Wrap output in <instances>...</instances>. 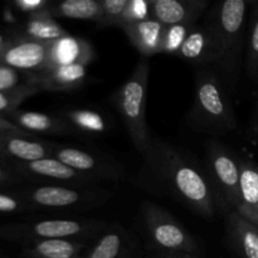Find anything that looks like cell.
Segmentation results:
<instances>
[{"label":"cell","instance_id":"4316f807","mask_svg":"<svg viewBox=\"0 0 258 258\" xmlns=\"http://www.w3.org/2000/svg\"><path fill=\"white\" fill-rule=\"evenodd\" d=\"M193 25L179 24V25H169L165 27L164 32L163 42H161V53H168V54H178L181 44L185 40L189 30Z\"/></svg>","mask_w":258,"mask_h":258},{"label":"cell","instance_id":"277c9868","mask_svg":"<svg viewBox=\"0 0 258 258\" xmlns=\"http://www.w3.org/2000/svg\"><path fill=\"white\" fill-rule=\"evenodd\" d=\"M196 101L198 112L214 127H234L232 107L221 85L213 75L207 72L198 76Z\"/></svg>","mask_w":258,"mask_h":258},{"label":"cell","instance_id":"ac0fdd59","mask_svg":"<svg viewBox=\"0 0 258 258\" xmlns=\"http://www.w3.org/2000/svg\"><path fill=\"white\" fill-rule=\"evenodd\" d=\"M53 17L67 18L76 20H90L96 22L101 19L102 7L101 0H66L54 5L52 10H48Z\"/></svg>","mask_w":258,"mask_h":258},{"label":"cell","instance_id":"603a6c76","mask_svg":"<svg viewBox=\"0 0 258 258\" xmlns=\"http://www.w3.org/2000/svg\"><path fill=\"white\" fill-rule=\"evenodd\" d=\"M5 148L10 155L27 163L49 158V155L54 154V150L57 149H53L52 146L45 145L40 141L27 140L22 138H10L5 144Z\"/></svg>","mask_w":258,"mask_h":258},{"label":"cell","instance_id":"e0dca14e","mask_svg":"<svg viewBox=\"0 0 258 258\" xmlns=\"http://www.w3.org/2000/svg\"><path fill=\"white\" fill-rule=\"evenodd\" d=\"M93 57L92 47L86 40L66 37L53 44L52 66L82 62L90 64ZM50 66V67H52Z\"/></svg>","mask_w":258,"mask_h":258},{"label":"cell","instance_id":"cb8c5ba5","mask_svg":"<svg viewBox=\"0 0 258 258\" xmlns=\"http://www.w3.org/2000/svg\"><path fill=\"white\" fill-rule=\"evenodd\" d=\"M66 122L76 130L83 131L88 134H101L105 133L107 125L102 116L92 110H66L62 112Z\"/></svg>","mask_w":258,"mask_h":258},{"label":"cell","instance_id":"ffe728a7","mask_svg":"<svg viewBox=\"0 0 258 258\" xmlns=\"http://www.w3.org/2000/svg\"><path fill=\"white\" fill-rule=\"evenodd\" d=\"M27 33L29 38L39 42L54 43L68 37L64 28L60 27L49 12L33 14L27 24Z\"/></svg>","mask_w":258,"mask_h":258},{"label":"cell","instance_id":"4fadbf2b","mask_svg":"<svg viewBox=\"0 0 258 258\" xmlns=\"http://www.w3.org/2000/svg\"><path fill=\"white\" fill-rule=\"evenodd\" d=\"M32 199L35 204L45 208H68V207L81 206L83 203H90L87 193L83 194L76 189L64 188V186L47 185L34 189Z\"/></svg>","mask_w":258,"mask_h":258},{"label":"cell","instance_id":"836d02e7","mask_svg":"<svg viewBox=\"0 0 258 258\" xmlns=\"http://www.w3.org/2000/svg\"><path fill=\"white\" fill-rule=\"evenodd\" d=\"M2 175H3V173H2V170H0V178H2Z\"/></svg>","mask_w":258,"mask_h":258},{"label":"cell","instance_id":"5bb4252c","mask_svg":"<svg viewBox=\"0 0 258 258\" xmlns=\"http://www.w3.org/2000/svg\"><path fill=\"white\" fill-rule=\"evenodd\" d=\"M95 224L75 219H49L38 222L32 232L42 239H68L71 237L88 234Z\"/></svg>","mask_w":258,"mask_h":258},{"label":"cell","instance_id":"d4e9b609","mask_svg":"<svg viewBox=\"0 0 258 258\" xmlns=\"http://www.w3.org/2000/svg\"><path fill=\"white\" fill-rule=\"evenodd\" d=\"M122 248V236L118 232L103 234L96 246L91 249L87 258H117Z\"/></svg>","mask_w":258,"mask_h":258},{"label":"cell","instance_id":"d6986e66","mask_svg":"<svg viewBox=\"0 0 258 258\" xmlns=\"http://www.w3.org/2000/svg\"><path fill=\"white\" fill-rule=\"evenodd\" d=\"M232 236L244 258H258V227L252 224L238 213L229 219Z\"/></svg>","mask_w":258,"mask_h":258},{"label":"cell","instance_id":"44dd1931","mask_svg":"<svg viewBox=\"0 0 258 258\" xmlns=\"http://www.w3.org/2000/svg\"><path fill=\"white\" fill-rule=\"evenodd\" d=\"M18 123L27 130L35 131V133H48L54 135H63L71 134L73 128L66 122L64 118L53 117L40 112H20L17 117Z\"/></svg>","mask_w":258,"mask_h":258},{"label":"cell","instance_id":"ba28073f","mask_svg":"<svg viewBox=\"0 0 258 258\" xmlns=\"http://www.w3.org/2000/svg\"><path fill=\"white\" fill-rule=\"evenodd\" d=\"M148 3L150 18L165 27L193 25L207 5V2L201 0H151Z\"/></svg>","mask_w":258,"mask_h":258},{"label":"cell","instance_id":"8fae6325","mask_svg":"<svg viewBox=\"0 0 258 258\" xmlns=\"http://www.w3.org/2000/svg\"><path fill=\"white\" fill-rule=\"evenodd\" d=\"M87 63L76 62L55 64L40 75L38 83L43 90L54 92H70L80 87L86 80Z\"/></svg>","mask_w":258,"mask_h":258},{"label":"cell","instance_id":"f546056e","mask_svg":"<svg viewBox=\"0 0 258 258\" xmlns=\"http://www.w3.org/2000/svg\"><path fill=\"white\" fill-rule=\"evenodd\" d=\"M19 83L17 71L8 66H0V92L14 90Z\"/></svg>","mask_w":258,"mask_h":258},{"label":"cell","instance_id":"9c48e42d","mask_svg":"<svg viewBox=\"0 0 258 258\" xmlns=\"http://www.w3.org/2000/svg\"><path fill=\"white\" fill-rule=\"evenodd\" d=\"M178 55L188 62L198 64L218 62V48L212 25L191 27Z\"/></svg>","mask_w":258,"mask_h":258},{"label":"cell","instance_id":"83f0119b","mask_svg":"<svg viewBox=\"0 0 258 258\" xmlns=\"http://www.w3.org/2000/svg\"><path fill=\"white\" fill-rule=\"evenodd\" d=\"M247 68L251 75L258 71V9L253 18L251 35L248 42V55H247Z\"/></svg>","mask_w":258,"mask_h":258},{"label":"cell","instance_id":"8992f818","mask_svg":"<svg viewBox=\"0 0 258 258\" xmlns=\"http://www.w3.org/2000/svg\"><path fill=\"white\" fill-rule=\"evenodd\" d=\"M54 43L39 42L32 38L22 40L5 50L3 62L5 63V66L14 70L30 71L42 75L52 66Z\"/></svg>","mask_w":258,"mask_h":258},{"label":"cell","instance_id":"7402d4cb","mask_svg":"<svg viewBox=\"0 0 258 258\" xmlns=\"http://www.w3.org/2000/svg\"><path fill=\"white\" fill-rule=\"evenodd\" d=\"M85 244L72 239H40L34 244V258H80Z\"/></svg>","mask_w":258,"mask_h":258},{"label":"cell","instance_id":"d6a6232c","mask_svg":"<svg viewBox=\"0 0 258 258\" xmlns=\"http://www.w3.org/2000/svg\"><path fill=\"white\" fill-rule=\"evenodd\" d=\"M3 125H4V122H3V121H2V118H0V127H2Z\"/></svg>","mask_w":258,"mask_h":258},{"label":"cell","instance_id":"6da1fadb","mask_svg":"<svg viewBox=\"0 0 258 258\" xmlns=\"http://www.w3.org/2000/svg\"><path fill=\"white\" fill-rule=\"evenodd\" d=\"M149 73L148 60H140L131 77L118 88L115 96L116 108L134 145L141 153L150 150V136L145 118Z\"/></svg>","mask_w":258,"mask_h":258},{"label":"cell","instance_id":"2e32d148","mask_svg":"<svg viewBox=\"0 0 258 258\" xmlns=\"http://www.w3.org/2000/svg\"><path fill=\"white\" fill-rule=\"evenodd\" d=\"M27 169L32 174L52 180L64 181V183H85L90 176L83 175L72 168L63 164L55 158H45L27 164Z\"/></svg>","mask_w":258,"mask_h":258},{"label":"cell","instance_id":"4dcf8cb0","mask_svg":"<svg viewBox=\"0 0 258 258\" xmlns=\"http://www.w3.org/2000/svg\"><path fill=\"white\" fill-rule=\"evenodd\" d=\"M48 3L43 2V0H35V2H29V0H19L17 2V5L23 10V12H30L33 14H38V13L47 12L45 7Z\"/></svg>","mask_w":258,"mask_h":258},{"label":"cell","instance_id":"7a4b0ae2","mask_svg":"<svg viewBox=\"0 0 258 258\" xmlns=\"http://www.w3.org/2000/svg\"><path fill=\"white\" fill-rule=\"evenodd\" d=\"M163 151V174L179 198L189 204L198 213L212 217L214 213V197L211 185L202 173L191 164L179 156L178 153L166 148Z\"/></svg>","mask_w":258,"mask_h":258},{"label":"cell","instance_id":"1f68e13d","mask_svg":"<svg viewBox=\"0 0 258 258\" xmlns=\"http://www.w3.org/2000/svg\"><path fill=\"white\" fill-rule=\"evenodd\" d=\"M18 202L14 198L0 194V212H14L18 209Z\"/></svg>","mask_w":258,"mask_h":258},{"label":"cell","instance_id":"9a60e30c","mask_svg":"<svg viewBox=\"0 0 258 258\" xmlns=\"http://www.w3.org/2000/svg\"><path fill=\"white\" fill-rule=\"evenodd\" d=\"M54 158L62 161L67 166L72 168L78 173L87 175L91 178V174L100 176H110V169L106 168L102 161L98 160L96 156L85 150L75 148H57L54 150Z\"/></svg>","mask_w":258,"mask_h":258},{"label":"cell","instance_id":"30bf717a","mask_svg":"<svg viewBox=\"0 0 258 258\" xmlns=\"http://www.w3.org/2000/svg\"><path fill=\"white\" fill-rule=\"evenodd\" d=\"M134 47L145 57L161 53L165 25L153 18L138 20L133 23H123L120 25Z\"/></svg>","mask_w":258,"mask_h":258},{"label":"cell","instance_id":"5b68a950","mask_svg":"<svg viewBox=\"0 0 258 258\" xmlns=\"http://www.w3.org/2000/svg\"><path fill=\"white\" fill-rule=\"evenodd\" d=\"M149 234L156 246L166 251L191 252L196 247L188 232L160 209L150 207L146 212Z\"/></svg>","mask_w":258,"mask_h":258},{"label":"cell","instance_id":"484cf974","mask_svg":"<svg viewBox=\"0 0 258 258\" xmlns=\"http://www.w3.org/2000/svg\"><path fill=\"white\" fill-rule=\"evenodd\" d=\"M128 3L130 0H101L102 15L97 22L98 27L121 25Z\"/></svg>","mask_w":258,"mask_h":258},{"label":"cell","instance_id":"52a82bcc","mask_svg":"<svg viewBox=\"0 0 258 258\" xmlns=\"http://www.w3.org/2000/svg\"><path fill=\"white\" fill-rule=\"evenodd\" d=\"M212 176L221 189L224 199L234 208L239 204L241 165L222 146L213 145L209 150Z\"/></svg>","mask_w":258,"mask_h":258},{"label":"cell","instance_id":"7c38bea8","mask_svg":"<svg viewBox=\"0 0 258 258\" xmlns=\"http://www.w3.org/2000/svg\"><path fill=\"white\" fill-rule=\"evenodd\" d=\"M237 213L258 227V168L241 164L239 204Z\"/></svg>","mask_w":258,"mask_h":258},{"label":"cell","instance_id":"f1b7e54d","mask_svg":"<svg viewBox=\"0 0 258 258\" xmlns=\"http://www.w3.org/2000/svg\"><path fill=\"white\" fill-rule=\"evenodd\" d=\"M39 91V87H32V88H25L22 92L14 93V95H9V93L0 92V111L8 110L12 106L17 105L18 102L23 100L27 96L32 95V93L38 92Z\"/></svg>","mask_w":258,"mask_h":258},{"label":"cell","instance_id":"3957f363","mask_svg":"<svg viewBox=\"0 0 258 258\" xmlns=\"http://www.w3.org/2000/svg\"><path fill=\"white\" fill-rule=\"evenodd\" d=\"M246 13V0H226L219 4L216 17L211 23L218 48V63L228 76L236 72L238 64Z\"/></svg>","mask_w":258,"mask_h":258}]
</instances>
